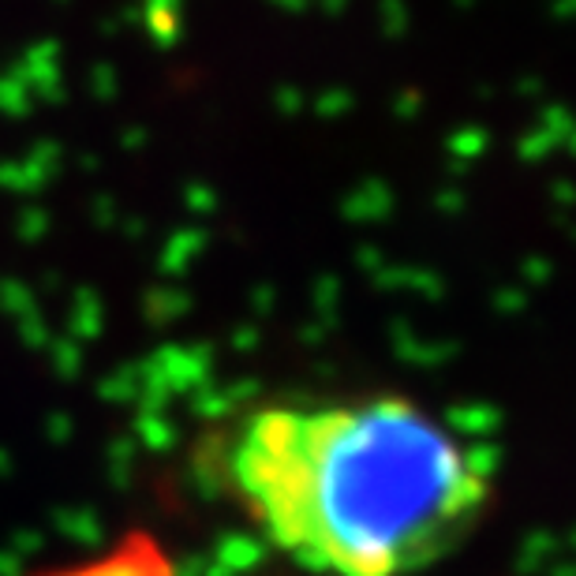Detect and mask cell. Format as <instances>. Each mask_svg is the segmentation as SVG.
I'll return each instance as SVG.
<instances>
[{"label": "cell", "instance_id": "obj_1", "mask_svg": "<svg viewBox=\"0 0 576 576\" xmlns=\"http://www.w3.org/2000/svg\"><path fill=\"white\" fill-rule=\"evenodd\" d=\"M217 494L270 550L315 576H416L490 505L487 453L397 393L270 397L202 449Z\"/></svg>", "mask_w": 576, "mask_h": 576}]
</instances>
